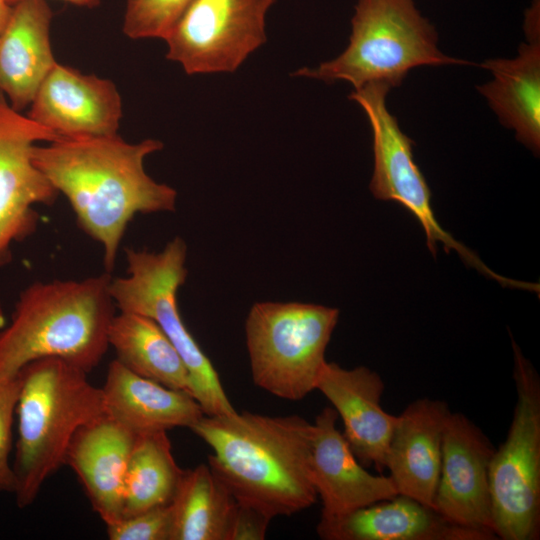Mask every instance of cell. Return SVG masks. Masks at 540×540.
<instances>
[{
    "mask_svg": "<svg viewBox=\"0 0 540 540\" xmlns=\"http://www.w3.org/2000/svg\"><path fill=\"white\" fill-rule=\"evenodd\" d=\"M274 0H193L165 41L187 74L235 71L266 41Z\"/></svg>",
    "mask_w": 540,
    "mask_h": 540,
    "instance_id": "obj_10",
    "label": "cell"
},
{
    "mask_svg": "<svg viewBox=\"0 0 540 540\" xmlns=\"http://www.w3.org/2000/svg\"><path fill=\"white\" fill-rule=\"evenodd\" d=\"M12 12V5L8 0H0V34L5 28Z\"/></svg>",
    "mask_w": 540,
    "mask_h": 540,
    "instance_id": "obj_30",
    "label": "cell"
},
{
    "mask_svg": "<svg viewBox=\"0 0 540 540\" xmlns=\"http://www.w3.org/2000/svg\"><path fill=\"white\" fill-rule=\"evenodd\" d=\"M20 0H8V2L13 5L14 3L18 2ZM65 2H68L70 4L80 6V7H87V8H93L98 6L101 3V0H62Z\"/></svg>",
    "mask_w": 540,
    "mask_h": 540,
    "instance_id": "obj_31",
    "label": "cell"
},
{
    "mask_svg": "<svg viewBox=\"0 0 540 540\" xmlns=\"http://www.w3.org/2000/svg\"><path fill=\"white\" fill-rule=\"evenodd\" d=\"M102 391L106 414L135 435L190 428L205 415L191 394L139 376L116 359Z\"/></svg>",
    "mask_w": 540,
    "mask_h": 540,
    "instance_id": "obj_20",
    "label": "cell"
},
{
    "mask_svg": "<svg viewBox=\"0 0 540 540\" xmlns=\"http://www.w3.org/2000/svg\"><path fill=\"white\" fill-rule=\"evenodd\" d=\"M171 505V540H228L236 500L208 464L184 471Z\"/></svg>",
    "mask_w": 540,
    "mask_h": 540,
    "instance_id": "obj_23",
    "label": "cell"
},
{
    "mask_svg": "<svg viewBox=\"0 0 540 540\" xmlns=\"http://www.w3.org/2000/svg\"><path fill=\"white\" fill-rule=\"evenodd\" d=\"M136 436L104 414L79 428L67 449L65 464L106 525L122 518L125 473Z\"/></svg>",
    "mask_w": 540,
    "mask_h": 540,
    "instance_id": "obj_18",
    "label": "cell"
},
{
    "mask_svg": "<svg viewBox=\"0 0 540 540\" xmlns=\"http://www.w3.org/2000/svg\"><path fill=\"white\" fill-rule=\"evenodd\" d=\"M351 24L344 52L316 68H301L295 75L326 82L345 80L354 89L369 83L392 88L417 66L469 63L437 48L436 31L413 0H357Z\"/></svg>",
    "mask_w": 540,
    "mask_h": 540,
    "instance_id": "obj_5",
    "label": "cell"
},
{
    "mask_svg": "<svg viewBox=\"0 0 540 540\" xmlns=\"http://www.w3.org/2000/svg\"><path fill=\"white\" fill-rule=\"evenodd\" d=\"M324 540H494L488 531L451 522L434 508L396 495L340 515H321Z\"/></svg>",
    "mask_w": 540,
    "mask_h": 540,
    "instance_id": "obj_15",
    "label": "cell"
},
{
    "mask_svg": "<svg viewBox=\"0 0 540 540\" xmlns=\"http://www.w3.org/2000/svg\"><path fill=\"white\" fill-rule=\"evenodd\" d=\"M271 520L259 510L236 501L228 540H262Z\"/></svg>",
    "mask_w": 540,
    "mask_h": 540,
    "instance_id": "obj_28",
    "label": "cell"
},
{
    "mask_svg": "<svg viewBox=\"0 0 540 540\" xmlns=\"http://www.w3.org/2000/svg\"><path fill=\"white\" fill-rule=\"evenodd\" d=\"M21 380L15 377L0 382V492L14 493L16 476L10 464L12 425Z\"/></svg>",
    "mask_w": 540,
    "mask_h": 540,
    "instance_id": "obj_27",
    "label": "cell"
},
{
    "mask_svg": "<svg viewBox=\"0 0 540 540\" xmlns=\"http://www.w3.org/2000/svg\"><path fill=\"white\" fill-rule=\"evenodd\" d=\"M338 317V309L323 305L255 303L245 322L254 384L290 401L316 390Z\"/></svg>",
    "mask_w": 540,
    "mask_h": 540,
    "instance_id": "obj_7",
    "label": "cell"
},
{
    "mask_svg": "<svg viewBox=\"0 0 540 540\" xmlns=\"http://www.w3.org/2000/svg\"><path fill=\"white\" fill-rule=\"evenodd\" d=\"M481 67L494 79L478 90L500 122L516 132V138L538 155L540 149V44L522 43L514 59H489Z\"/></svg>",
    "mask_w": 540,
    "mask_h": 540,
    "instance_id": "obj_21",
    "label": "cell"
},
{
    "mask_svg": "<svg viewBox=\"0 0 540 540\" xmlns=\"http://www.w3.org/2000/svg\"><path fill=\"white\" fill-rule=\"evenodd\" d=\"M62 139L51 129L15 110L0 92V263L13 243L32 234L38 224L33 206L51 205L58 191L35 165L36 141Z\"/></svg>",
    "mask_w": 540,
    "mask_h": 540,
    "instance_id": "obj_11",
    "label": "cell"
},
{
    "mask_svg": "<svg viewBox=\"0 0 540 540\" xmlns=\"http://www.w3.org/2000/svg\"><path fill=\"white\" fill-rule=\"evenodd\" d=\"M494 451L489 438L472 420L450 412L434 499L437 512L453 523L494 534L489 489Z\"/></svg>",
    "mask_w": 540,
    "mask_h": 540,
    "instance_id": "obj_12",
    "label": "cell"
},
{
    "mask_svg": "<svg viewBox=\"0 0 540 540\" xmlns=\"http://www.w3.org/2000/svg\"><path fill=\"white\" fill-rule=\"evenodd\" d=\"M87 374L53 357L35 360L18 373V438L12 466L19 508L31 505L44 482L65 464L78 429L106 414L102 388L91 384Z\"/></svg>",
    "mask_w": 540,
    "mask_h": 540,
    "instance_id": "obj_4",
    "label": "cell"
},
{
    "mask_svg": "<svg viewBox=\"0 0 540 540\" xmlns=\"http://www.w3.org/2000/svg\"><path fill=\"white\" fill-rule=\"evenodd\" d=\"M162 148L156 139L132 144L118 134L63 138L33 147L35 165L67 198L82 230L102 245L108 273L136 214L175 210L176 190L144 169L145 158Z\"/></svg>",
    "mask_w": 540,
    "mask_h": 540,
    "instance_id": "obj_1",
    "label": "cell"
},
{
    "mask_svg": "<svg viewBox=\"0 0 540 540\" xmlns=\"http://www.w3.org/2000/svg\"><path fill=\"white\" fill-rule=\"evenodd\" d=\"M184 471L166 431L137 435L125 473L122 518L170 504Z\"/></svg>",
    "mask_w": 540,
    "mask_h": 540,
    "instance_id": "obj_24",
    "label": "cell"
},
{
    "mask_svg": "<svg viewBox=\"0 0 540 540\" xmlns=\"http://www.w3.org/2000/svg\"><path fill=\"white\" fill-rule=\"evenodd\" d=\"M390 89L382 83H369L354 89L349 96L363 108L373 131L374 172L369 187L374 197L393 200L405 207L421 224L433 255L437 243L441 242L447 253L451 249L457 251L469 266L503 286L514 287L516 281L490 270L438 223L431 206L430 189L413 158V142L400 130L396 118L386 107Z\"/></svg>",
    "mask_w": 540,
    "mask_h": 540,
    "instance_id": "obj_9",
    "label": "cell"
},
{
    "mask_svg": "<svg viewBox=\"0 0 540 540\" xmlns=\"http://www.w3.org/2000/svg\"><path fill=\"white\" fill-rule=\"evenodd\" d=\"M338 415L325 407L313 423L309 467L313 485L322 500L321 515H340L398 492L387 475L368 472L358 461L336 426Z\"/></svg>",
    "mask_w": 540,
    "mask_h": 540,
    "instance_id": "obj_16",
    "label": "cell"
},
{
    "mask_svg": "<svg viewBox=\"0 0 540 540\" xmlns=\"http://www.w3.org/2000/svg\"><path fill=\"white\" fill-rule=\"evenodd\" d=\"M450 409L438 399L411 402L397 420L385 457L398 494L434 508L444 428Z\"/></svg>",
    "mask_w": 540,
    "mask_h": 540,
    "instance_id": "obj_17",
    "label": "cell"
},
{
    "mask_svg": "<svg viewBox=\"0 0 540 540\" xmlns=\"http://www.w3.org/2000/svg\"><path fill=\"white\" fill-rule=\"evenodd\" d=\"M110 273L81 280L34 282L19 295L0 331V382L27 364L60 358L89 373L108 347L115 304Z\"/></svg>",
    "mask_w": 540,
    "mask_h": 540,
    "instance_id": "obj_3",
    "label": "cell"
},
{
    "mask_svg": "<svg viewBox=\"0 0 540 540\" xmlns=\"http://www.w3.org/2000/svg\"><path fill=\"white\" fill-rule=\"evenodd\" d=\"M172 505L157 506L106 525L110 540H171Z\"/></svg>",
    "mask_w": 540,
    "mask_h": 540,
    "instance_id": "obj_26",
    "label": "cell"
},
{
    "mask_svg": "<svg viewBox=\"0 0 540 540\" xmlns=\"http://www.w3.org/2000/svg\"><path fill=\"white\" fill-rule=\"evenodd\" d=\"M316 389L341 417L342 434L358 461L383 471L397 415L387 413L380 404L385 389L380 375L365 366L346 369L326 362Z\"/></svg>",
    "mask_w": 540,
    "mask_h": 540,
    "instance_id": "obj_14",
    "label": "cell"
},
{
    "mask_svg": "<svg viewBox=\"0 0 540 540\" xmlns=\"http://www.w3.org/2000/svg\"><path fill=\"white\" fill-rule=\"evenodd\" d=\"M514 348L516 405L506 440L489 466L493 532L502 540L540 536V378Z\"/></svg>",
    "mask_w": 540,
    "mask_h": 540,
    "instance_id": "obj_8",
    "label": "cell"
},
{
    "mask_svg": "<svg viewBox=\"0 0 540 540\" xmlns=\"http://www.w3.org/2000/svg\"><path fill=\"white\" fill-rule=\"evenodd\" d=\"M108 342L116 360L130 371L191 394L190 375L182 357L151 318L120 311L111 320Z\"/></svg>",
    "mask_w": 540,
    "mask_h": 540,
    "instance_id": "obj_22",
    "label": "cell"
},
{
    "mask_svg": "<svg viewBox=\"0 0 540 540\" xmlns=\"http://www.w3.org/2000/svg\"><path fill=\"white\" fill-rule=\"evenodd\" d=\"M524 28L529 41H539V0L527 10Z\"/></svg>",
    "mask_w": 540,
    "mask_h": 540,
    "instance_id": "obj_29",
    "label": "cell"
},
{
    "mask_svg": "<svg viewBox=\"0 0 540 540\" xmlns=\"http://www.w3.org/2000/svg\"><path fill=\"white\" fill-rule=\"evenodd\" d=\"M52 18L45 0H20L0 34V92L17 111L30 106L57 63L50 41Z\"/></svg>",
    "mask_w": 540,
    "mask_h": 540,
    "instance_id": "obj_19",
    "label": "cell"
},
{
    "mask_svg": "<svg viewBox=\"0 0 540 540\" xmlns=\"http://www.w3.org/2000/svg\"><path fill=\"white\" fill-rule=\"evenodd\" d=\"M193 0H126L123 33L131 39L165 40Z\"/></svg>",
    "mask_w": 540,
    "mask_h": 540,
    "instance_id": "obj_25",
    "label": "cell"
},
{
    "mask_svg": "<svg viewBox=\"0 0 540 540\" xmlns=\"http://www.w3.org/2000/svg\"><path fill=\"white\" fill-rule=\"evenodd\" d=\"M190 429L211 447L208 465L237 502L271 519L316 502L309 467L313 423L303 417L236 411L203 415Z\"/></svg>",
    "mask_w": 540,
    "mask_h": 540,
    "instance_id": "obj_2",
    "label": "cell"
},
{
    "mask_svg": "<svg viewBox=\"0 0 540 540\" xmlns=\"http://www.w3.org/2000/svg\"><path fill=\"white\" fill-rule=\"evenodd\" d=\"M27 116L62 138L110 136L117 134L122 101L111 80L57 62Z\"/></svg>",
    "mask_w": 540,
    "mask_h": 540,
    "instance_id": "obj_13",
    "label": "cell"
},
{
    "mask_svg": "<svg viewBox=\"0 0 540 540\" xmlns=\"http://www.w3.org/2000/svg\"><path fill=\"white\" fill-rule=\"evenodd\" d=\"M187 246L180 237L160 252L126 249L127 276L111 278L109 292L120 311L151 318L182 357L191 380V395L205 415L236 412L218 373L187 330L178 310L177 291L187 277Z\"/></svg>",
    "mask_w": 540,
    "mask_h": 540,
    "instance_id": "obj_6",
    "label": "cell"
}]
</instances>
